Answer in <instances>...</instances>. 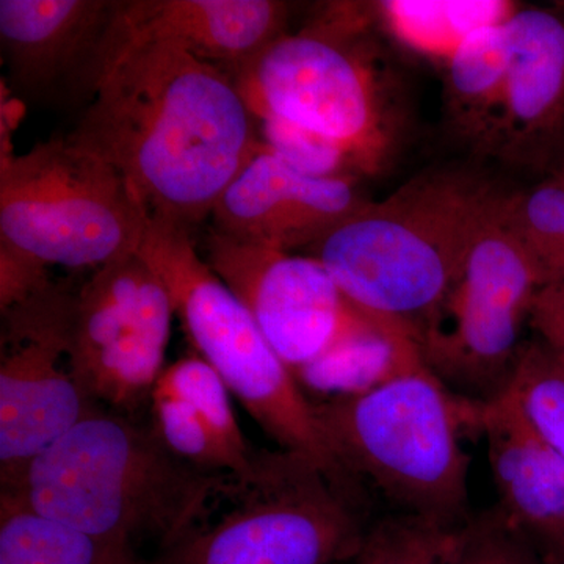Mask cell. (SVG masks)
<instances>
[{
	"instance_id": "6da1fadb",
	"label": "cell",
	"mask_w": 564,
	"mask_h": 564,
	"mask_svg": "<svg viewBox=\"0 0 564 564\" xmlns=\"http://www.w3.org/2000/svg\"><path fill=\"white\" fill-rule=\"evenodd\" d=\"M68 137L113 166L151 215L191 229L262 148L232 77L166 44L118 55Z\"/></svg>"
},
{
	"instance_id": "7a4b0ae2",
	"label": "cell",
	"mask_w": 564,
	"mask_h": 564,
	"mask_svg": "<svg viewBox=\"0 0 564 564\" xmlns=\"http://www.w3.org/2000/svg\"><path fill=\"white\" fill-rule=\"evenodd\" d=\"M232 477L182 462L150 423L95 408L0 496L88 536L163 552L202 524Z\"/></svg>"
},
{
	"instance_id": "3957f363",
	"label": "cell",
	"mask_w": 564,
	"mask_h": 564,
	"mask_svg": "<svg viewBox=\"0 0 564 564\" xmlns=\"http://www.w3.org/2000/svg\"><path fill=\"white\" fill-rule=\"evenodd\" d=\"M505 192L467 166L425 170L337 226L310 256L352 306L402 323L419 340Z\"/></svg>"
},
{
	"instance_id": "277c9868",
	"label": "cell",
	"mask_w": 564,
	"mask_h": 564,
	"mask_svg": "<svg viewBox=\"0 0 564 564\" xmlns=\"http://www.w3.org/2000/svg\"><path fill=\"white\" fill-rule=\"evenodd\" d=\"M372 3L333 2L231 74L256 120L289 122L339 147L359 176L397 155L404 118L372 36Z\"/></svg>"
},
{
	"instance_id": "5b68a950",
	"label": "cell",
	"mask_w": 564,
	"mask_h": 564,
	"mask_svg": "<svg viewBox=\"0 0 564 564\" xmlns=\"http://www.w3.org/2000/svg\"><path fill=\"white\" fill-rule=\"evenodd\" d=\"M313 410L344 473L380 494L392 513L451 525L473 519L463 434L480 433L478 402L456 395L429 367Z\"/></svg>"
},
{
	"instance_id": "8992f818",
	"label": "cell",
	"mask_w": 564,
	"mask_h": 564,
	"mask_svg": "<svg viewBox=\"0 0 564 564\" xmlns=\"http://www.w3.org/2000/svg\"><path fill=\"white\" fill-rule=\"evenodd\" d=\"M139 254L165 282L196 352L220 375L256 423L280 445L313 459L334 484L364 499L323 436L313 403L273 351L250 311L196 251L192 229L150 215Z\"/></svg>"
},
{
	"instance_id": "52a82bcc",
	"label": "cell",
	"mask_w": 564,
	"mask_h": 564,
	"mask_svg": "<svg viewBox=\"0 0 564 564\" xmlns=\"http://www.w3.org/2000/svg\"><path fill=\"white\" fill-rule=\"evenodd\" d=\"M366 503L313 459L261 451L202 524L152 564H344L366 532Z\"/></svg>"
},
{
	"instance_id": "ba28073f",
	"label": "cell",
	"mask_w": 564,
	"mask_h": 564,
	"mask_svg": "<svg viewBox=\"0 0 564 564\" xmlns=\"http://www.w3.org/2000/svg\"><path fill=\"white\" fill-rule=\"evenodd\" d=\"M0 169V245L69 269L139 251L150 212L113 166L69 137L9 154Z\"/></svg>"
},
{
	"instance_id": "9c48e42d",
	"label": "cell",
	"mask_w": 564,
	"mask_h": 564,
	"mask_svg": "<svg viewBox=\"0 0 564 564\" xmlns=\"http://www.w3.org/2000/svg\"><path fill=\"white\" fill-rule=\"evenodd\" d=\"M507 192L475 236L451 289L419 333L425 366L452 392L489 402L507 391L522 325L544 285L503 215Z\"/></svg>"
},
{
	"instance_id": "30bf717a",
	"label": "cell",
	"mask_w": 564,
	"mask_h": 564,
	"mask_svg": "<svg viewBox=\"0 0 564 564\" xmlns=\"http://www.w3.org/2000/svg\"><path fill=\"white\" fill-rule=\"evenodd\" d=\"M174 317L165 282L139 251L98 267L74 291L70 366L96 406L132 415L150 402Z\"/></svg>"
},
{
	"instance_id": "8fae6325",
	"label": "cell",
	"mask_w": 564,
	"mask_h": 564,
	"mask_svg": "<svg viewBox=\"0 0 564 564\" xmlns=\"http://www.w3.org/2000/svg\"><path fill=\"white\" fill-rule=\"evenodd\" d=\"M74 291L50 281L2 313L0 484L13 492L25 470L96 406L70 366Z\"/></svg>"
},
{
	"instance_id": "7c38bea8",
	"label": "cell",
	"mask_w": 564,
	"mask_h": 564,
	"mask_svg": "<svg viewBox=\"0 0 564 564\" xmlns=\"http://www.w3.org/2000/svg\"><path fill=\"white\" fill-rule=\"evenodd\" d=\"M206 262L292 375L375 317L352 306L313 256L236 242L210 228Z\"/></svg>"
},
{
	"instance_id": "4fadbf2b",
	"label": "cell",
	"mask_w": 564,
	"mask_h": 564,
	"mask_svg": "<svg viewBox=\"0 0 564 564\" xmlns=\"http://www.w3.org/2000/svg\"><path fill=\"white\" fill-rule=\"evenodd\" d=\"M358 181L310 176L262 144L215 204L212 229L270 250H311L370 203Z\"/></svg>"
},
{
	"instance_id": "5bb4252c",
	"label": "cell",
	"mask_w": 564,
	"mask_h": 564,
	"mask_svg": "<svg viewBox=\"0 0 564 564\" xmlns=\"http://www.w3.org/2000/svg\"><path fill=\"white\" fill-rule=\"evenodd\" d=\"M115 7L117 0H0V47L18 96L93 98Z\"/></svg>"
},
{
	"instance_id": "9a60e30c",
	"label": "cell",
	"mask_w": 564,
	"mask_h": 564,
	"mask_svg": "<svg viewBox=\"0 0 564 564\" xmlns=\"http://www.w3.org/2000/svg\"><path fill=\"white\" fill-rule=\"evenodd\" d=\"M502 113L485 155L522 172L564 170V9L518 7Z\"/></svg>"
},
{
	"instance_id": "2e32d148",
	"label": "cell",
	"mask_w": 564,
	"mask_h": 564,
	"mask_svg": "<svg viewBox=\"0 0 564 564\" xmlns=\"http://www.w3.org/2000/svg\"><path fill=\"white\" fill-rule=\"evenodd\" d=\"M289 11L276 0H117L102 76L122 52L148 44L180 47L231 76L288 33Z\"/></svg>"
},
{
	"instance_id": "e0dca14e",
	"label": "cell",
	"mask_w": 564,
	"mask_h": 564,
	"mask_svg": "<svg viewBox=\"0 0 564 564\" xmlns=\"http://www.w3.org/2000/svg\"><path fill=\"white\" fill-rule=\"evenodd\" d=\"M150 404L151 429L182 462L209 474L251 473L261 451L240 429L228 386L198 352L163 369Z\"/></svg>"
},
{
	"instance_id": "ac0fdd59",
	"label": "cell",
	"mask_w": 564,
	"mask_h": 564,
	"mask_svg": "<svg viewBox=\"0 0 564 564\" xmlns=\"http://www.w3.org/2000/svg\"><path fill=\"white\" fill-rule=\"evenodd\" d=\"M500 514L540 547L564 533V459L536 432L514 393L478 402Z\"/></svg>"
},
{
	"instance_id": "d6986e66",
	"label": "cell",
	"mask_w": 564,
	"mask_h": 564,
	"mask_svg": "<svg viewBox=\"0 0 564 564\" xmlns=\"http://www.w3.org/2000/svg\"><path fill=\"white\" fill-rule=\"evenodd\" d=\"M417 337L402 323L373 317L325 355L293 373L311 403L362 395L403 375L425 369Z\"/></svg>"
},
{
	"instance_id": "ffe728a7",
	"label": "cell",
	"mask_w": 564,
	"mask_h": 564,
	"mask_svg": "<svg viewBox=\"0 0 564 564\" xmlns=\"http://www.w3.org/2000/svg\"><path fill=\"white\" fill-rule=\"evenodd\" d=\"M507 21L477 29L443 63L448 126L478 154L488 151L502 113L511 62Z\"/></svg>"
},
{
	"instance_id": "44dd1931",
	"label": "cell",
	"mask_w": 564,
	"mask_h": 564,
	"mask_svg": "<svg viewBox=\"0 0 564 564\" xmlns=\"http://www.w3.org/2000/svg\"><path fill=\"white\" fill-rule=\"evenodd\" d=\"M511 2H429L391 0L372 3L373 20L408 50L441 62L477 29L499 24L514 13Z\"/></svg>"
},
{
	"instance_id": "7402d4cb",
	"label": "cell",
	"mask_w": 564,
	"mask_h": 564,
	"mask_svg": "<svg viewBox=\"0 0 564 564\" xmlns=\"http://www.w3.org/2000/svg\"><path fill=\"white\" fill-rule=\"evenodd\" d=\"M2 497V496H0ZM0 564H152L139 549L110 543L0 499Z\"/></svg>"
},
{
	"instance_id": "603a6c76",
	"label": "cell",
	"mask_w": 564,
	"mask_h": 564,
	"mask_svg": "<svg viewBox=\"0 0 564 564\" xmlns=\"http://www.w3.org/2000/svg\"><path fill=\"white\" fill-rule=\"evenodd\" d=\"M469 522L451 525L391 511L367 524L361 544L348 563L459 564Z\"/></svg>"
},
{
	"instance_id": "cb8c5ba5",
	"label": "cell",
	"mask_w": 564,
	"mask_h": 564,
	"mask_svg": "<svg viewBox=\"0 0 564 564\" xmlns=\"http://www.w3.org/2000/svg\"><path fill=\"white\" fill-rule=\"evenodd\" d=\"M503 215L544 285L564 282V170L525 192H508Z\"/></svg>"
},
{
	"instance_id": "d4e9b609",
	"label": "cell",
	"mask_w": 564,
	"mask_h": 564,
	"mask_svg": "<svg viewBox=\"0 0 564 564\" xmlns=\"http://www.w3.org/2000/svg\"><path fill=\"white\" fill-rule=\"evenodd\" d=\"M508 391L536 432L564 459V359L543 340L522 345Z\"/></svg>"
},
{
	"instance_id": "484cf974",
	"label": "cell",
	"mask_w": 564,
	"mask_h": 564,
	"mask_svg": "<svg viewBox=\"0 0 564 564\" xmlns=\"http://www.w3.org/2000/svg\"><path fill=\"white\" fill-rule=\"evenodd\" d=\"M258 122L263 147L299 172L315 177H361L350 158L332 141L289 122Z\"/></svg>"
},
{
	"instance_id": "4316f807",
	"label": "cell",
	"mask_w": 564,
	"mask_h": 564,
	"mask_svg": "<svg viewBox=\"0 0 564 564\" xmlns=\"http://www.w3.org/2000/svg\"><path fill=\"white\" fill-rule=\"evenodd\" d=\"M459 564L545 563L532 541L508 524L496 508L470 519Z\"/></svg>"
},
{
	"instance_id": "83f0119b",
	"label": "cell",
	"mask_w": 564,
	"mask_h": 564,
	"mask_svg": "<svg viewBox=\"0 0 564 564\" xmlns=\"http://www.w3.org/2000/svg\"><path fill=\"white\" fill-rule=\"evenodd\" d=\"M46 267L13 248L0 245V311L46 285L51 281Z\"/></svg>"
},
{
	"instance_id": "f1b7e54d",
	"label": "cell",
	"mask_w": 564,
	"mask_h": 564,
	"mask_svg": "<svg viewBox=\"0 0 564 564\" xmlns=\"http://www.w3.org/2000/svg\"><path fill=\"white\" fill-rule=\"evenodd\" d=\"M529 325L538 339L564 359V282L540 289L530 311Z\"/></svg>"
},
{
	"instance_id": "f546056e",
	"label": "cell",
	"mask_w": 564,
	"mask_h": 564,
	"mask_svg": "<svg viewBox=\"0 0 564 564\" xmlns=\"http://www.w3.org/2000/svg\"><path fill=\"white\" fill-rule=\"evenodd\" d=\"M545 564H564V533L551 543L536 547Z\"/></svg>"
}]
</instances>
